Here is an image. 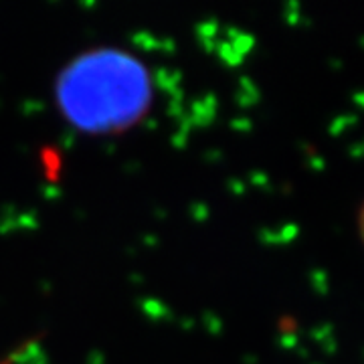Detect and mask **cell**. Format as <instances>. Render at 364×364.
Instances as JSON below:
<instances>
[{
	"mask_svg": "<svg viewBox=\"0 0 364 364\" xmlns=\"http://www.w3.org/2000/svg\"><path fill=\"white\" fill-rule=\"evenodd\" d=\"M358 233H360V239H363V245H364V203L360 210H358Z\"/></svg>",
	"mask_w": 364,
	"mask_h": 364,
	"instance_id": "2",
	"label": "cell"
},
{
	"mask_svg": "<svg viewBox=\"0 0 364 364\" xmlns=\"http://www.w3.org/2000/svg\"><path fill=\"white\" fill-rule=\"evenodd\" d=\"M61 114L81 132L117 134L136 126L152 104V77L119 49L81 53L57 79Z\"/></svg>",
	"mask_w": 364,
	"mask_h": 364,
	"instance_id": "1",
	"label": "cell"
}]
</instances>
